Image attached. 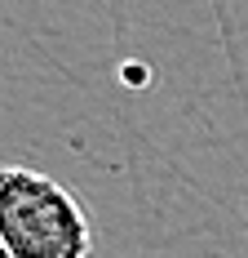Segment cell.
Wrapping results in <instances>:
<instances>
[{
	"mask_svg": "<svg viewBox=\"0 0 248 258\" xmlns=\"http://www.w3.org/2000/svg\"><path fill=\"white\" fill-rule=\"evenodd\" d=\"M0 254L93 258V227L67 182L27 165L0 169Z\"/></svg>",
	"mask_w": 248,
	"mask_h": 258,
	"instance_id": "6da1fadb",
	"label": "cell"
},
{
	"mask_svg": "<svg viewBox=\"0 0 248 258\" xmlns=\"http://www.w3.org/2000/svg\"><path fill=\"white\" fill-rule=\"evenodd\" d=\"M0 258H5V254H0Z\"/></svg>",
	"mask_w": 248,
	"mask_h": 258,
	"instance_id": "7a4b0ae2",
	"label": "cell"
}]
</instances>
